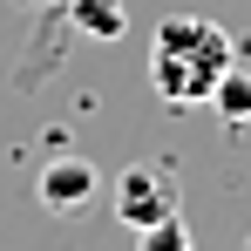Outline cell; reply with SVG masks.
Returning a JSON list of instances; mask_svg holds the SVG:
<instances>
[{
	"instance_id": "7a4b0ae2",
	"label": "cell",
	"mask_w": 251,
	"mask_h": 251,
	"mask_svg": "<svg viewBox=\"0 0 251 251\" xmlns=\"http://www.w3.org/2000/svg\"><path fill=\"white\" fill-rule=\"evenodd\" d=\"M163 217H176V190H170L163 170L136 163L116 176V224H129V231H150V224H163Z\"/></svg>"
},
{
	"instance_id": "3957f363",
	"label": "cell",
	"mask_w": 251,
	"mask_h": 251,
	"mask_svg": "<svg viewBox=\"0 0 251 251\" xmlns=\"http://www.w3.org/2000/svg\"><path fill=\"white\" fill-rule=\"evenodd\" d=\"M95 190H102V170L88 163V156H54V163H41V176H34V197H41L54 217H82V210L95 204Z\"/></svg>"
},
{
	"instance_id": "277c9868",
	"label": "cell",
	"mask_w": 251,
	"mask_h": 251,
	"mask_svg": "<svg viewBox=\"0 0 251 251\" xmlns=\"http://www.w3.org/2000/svg\"><path fill=\"white\" fill-rule=\"evenodd\" d=\"M68 27L88 41H123L129 14H123V0H68Z\"/></svg>"
},
{
	"instance_id": "8992f818",
	"label": "cell",
	"mask_w": 251,
	"mask_h": 251,
	"mask_svg": "<svg viewBox=\"0 0 251 251\" xmlns=\"http://www.w3.org/2000/svg\"><path fill=\"white\" fill-rule=\"evenodd\" d=\"M136 238H143V251H190V224L183 217H163V224H150Z\"/></svg>"
},
{
	"instance_id": "52a82bcc",
	"label": "cell",
	"mask_w": 251,
	"mask_h": 251,
	"mask_svg": "<svg viewBox=\"0 0 251 251\" xmlns=\"http://www.w3.org/2000/svg\"><path fill=\"white\" fill-rule=\"evenodd\" d=\"M27 7H61V0H27Z\"/></svg>"
},
{
	"instance_id": "6da1fadb",
	"label": "cell",
	"mask_w": 251,
	"mask_h": 251,
	"mask_svg": "<svg viewBox=\"0 0 251 251\" xmlns=\"http://www.w3.org/2000/svg\"><path fill=\"white\" fill-rule=\"evenodd\" d=\"M238 61L231 34L204 21V14H170L156 21V48H150V75H156V95L170 109H190V102H210L217 75Z\"/></svg>"
},
{
	"instance_id": "5b68a950",
	"label": "cell",
	"mask_w": 251,
	"mask_h": 251,
	"mask_svg": "<svg viewBox=\"0 0 251 251\" xmlns=\"http://www.w3.org/2000/svg\"><path fill=\"white\" fill-rule=\"evenodd\" d=\"M210 109H217L231 129L251 116V68H245V61H231V68L217 75V88H210Z\"/></svg>"
}]
</instances>
